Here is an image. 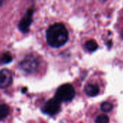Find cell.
<instances>
[{
  "label": "cell",
  "instance_id": "cell-5",
  "mask_svg": "<svg viewBox=\"0 0 123 123\" xmlns=\"http://www.w3.org/2000/svg\"><path fill=\"white\" fill-rule=\"evenodd\" d=\"M33 13H34V10L33 9H31V8L28 9V11L26 12L25 15L20 20L18 27L22 33H27L29 31L30 27L33 23Z\"/></svg>",
  "mask_w": 123,
  "mask_h": 123
},
{
  "label": "cell",
  "instance_id": "cell-8",
  "mask_svg": "<svg viewBox=\"0 0 123 123\" xmlns=\"http://www.w3.org/2000/svg\"><path fill=\"white\" fill-rule=\"evenodd\" d=\"M12 61V56L10 52H5L0 56V65H7Z\"/></svg>",
  "mask_w": 123,
  "mask_h": 123
},
{
  "label": "cell",
  "instance_id": "cell-10",
  "mask_svg": "<svg viewBox=\"0 0 123 123\" xmlns=\"http://www.w3.org/2000/svg\"><path fill=\"white\" fill-rule=\"evenodd\" d=\"M85 48L89 52H93L98 49V43L94 40H89L86 42Z\"/></svg>",
  "mask_w": 123,
  "mask_h": 123
},
{
  "label": "cell",
  "instance_id": "cell-6",
  "mask_svg": "<svg viewBox=\"0 0 123 123\" xmlns=\"http://www.w3.org/2000/svg\"><path fill=\"white\" fill-rule=\"evenodd\" d=\"M13 76L12 72L8 69L0 70V88L5 89L10 86L12 83Z\"/></svg>",
  "mask_w": 123,
  "mask_h": 123
},
{
  "label": "cell",
  "instance_id": "cell-7",
  "mask_svg": "<svg viewBox=\"0 0 123 123\" xmlns=\"http://www.w3.org/2000/svg\"><path fill=\"white\" fill-rule=\"evenodd\" d=\"M100 92L99 86L95 83H89L85 87V93L87 96L93 97L97 96Z\"/></svg>",
  "mask_w": 123,
  "mask_h": 123
},
{
  "label": "cell",
  "instance_id": "cell-14",
  "mask_svg": "<svg viewBox=\"0 0 123 123\" xmlns=\"http://www.w3.org/2000/svg\"><path fill=\"white\" fill-rule=\"evenodd\" d=\"M5 1H6V0H0V7L3 5V4L5 3Z\"/></svg>",
  "mask_w": 123,
  "mask_h": 123
},
{
  "label": "cell",
  "instance_id": "cell-1",
  "mask_svg": "<svg viewBox=\"0 0 123 123\" xmlns=\"http://www.w3.org/2000/svg\"><path fill=\"white\" fill-rule=\"evenodd\" d=\"M46 38L48 44L53 48L64 46L69 38V33L65 25L61 23H54L46 30Z\"/></svg>",
  "mask_w": 123,
  "mask_h": 123
},
{
  "label": "cell",
  "instance_id": "cell-9",
  "mask_svg": "<svg viewBox=\"0 0 123 123\" xmlns=\"http://www.w3.org/2000/svg\"><path fill=\"white\" fill-rule=\"evenodd\" d=\"M10 113V107L7 104H0V121L6 118Z\"/></svg>",
  "mask_w": 123,
  "mask_h": 123
},
{
  "label": "cell",
  "instance_id": "cell-4",
  "mask_svg": "<svg viewBox=\"0 0 123 123\" xmlns=\"http://www.w3.org/2000/svg\"><path fill=\"white\" fill-rule=\"evenodd\" d=\"M61 109V103L55 98H51L41 108V111L49 116H54Z\"/></svg>",
  "mask_w": 123,
  "mask_h": 123
},
{
  "label": "cell",
  "instance_id": "cell-3",
  "mask_svg": "<svg viewBox=\"0 0 123 123\" xmlns=\"http://www.w3.org/2000/svg\"><path fill=\"white\" fill-rule=\"evenodd\" d=\"M19 68L26 73L32 74L36 73L39 68V62L33 56H28L19 63Z\"/></svg>",
  "mask_w": 123,
  "mask_h": 123
},
{
  "label": "cell",
  "instance_id": "cell-13",
  "mask_svg": "<svg viewBox=\"0 0 123 123\" xmlns=\"http://www.w3.org/2000/svg\"><path fill=\"white\" fill-rule=\"evenodd\" d=\"M27 91H28V88L25 87V88H23L22 89V93H25L27 92Z\"/></svg>",
  "mask_w": 123,
  "mask_h": 123
},
{
  "label": "cell",
  "instance_id": "cell-2",
  "mask_svg": "<svg viewBox=\"0 0 123 123\" xmlns=\"http://www.w3.org/2000/svg\"><path fill=\"white\" fill-rule=\"evenodd\" d=\"M75 96V91L73 86L69 83L59 86L54 96V98L61 102H70Z\"/></svg>",
  "mask_w": 123,
  "mask_h": 123
},
{
  "label": "cell",
  "instance_id": "cell-16",
  "mask_svg": "<svg viewBox=\"0 0 123 123\" xmlns=\"http://www.w3.org/2000/svg\"><path fill=\"white\" fill-rule=\"evenodd\" d=\"M121 37H122V38H123V31H122L121 32Z\"/></svg>",
  "mask_w": 123,
  "mask_h": 123
},
{
  "label": "cell",
  "instance_id": "cell-12",
  "mask_svg": "<svg viewBox=\"0 0 123 123\" xmlns=\"http://www.w3.org/2000/svg\"><path fill=\"white\" fill-rule=\"evenodd\" d=\"M96 123H109V118L106 114H101L98 115L95 120Z\"/></svg>",
  "mask_w": 123,
  "mask_h": 123
},
{
  "label": "cell",
  "instance_id": "cell-11",
  "mask_svg": "<svg viewBox=\"0 0 123 123\" xmlns=\"http://www.w3.org/2000/svg\"><path fill=\"white\" fill-rule=\"evenodd\" d=\"M113 105L108 101H104L101 104V110L104 112H109L112 110Z\"/></svg>",
  "mask_w": 123,
  "mask_h": 123
},
{
  "label": "cell",
  "instance_id": "cell-15",
  "mask_svg": "<svg viewBox=\"0 0 123 123\" xmlns=\"http://www.w3.org/2000/svg\"><path fill=\"white\" fill-rule=\"evenodd\" d=\"M100 2H105L106 1H107V0H99Z\"/></svg>",
  "mask_w": 123,
  "mask_h": 123
}]
</instances>
